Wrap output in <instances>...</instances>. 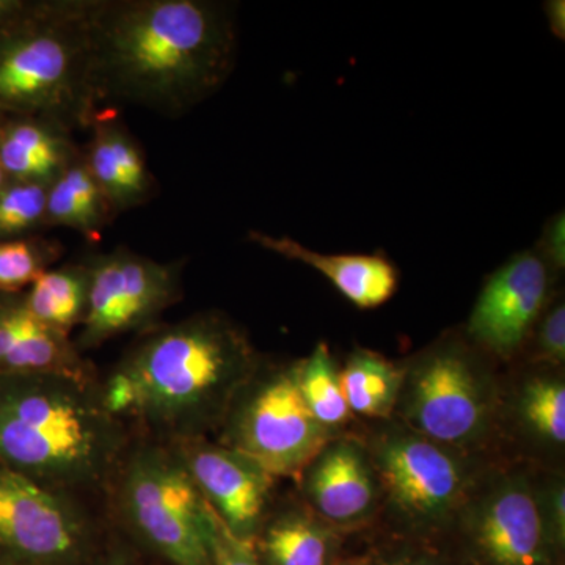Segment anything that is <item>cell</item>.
Returning <instances> with one entry per match:
<instances>
[{
	"mask_svg": "<svg viewBox=\"0 0 565 565\" xmlns=\"http://www.w3.org/2000/svg\"><path fill=\"white\" fill-rule=\"evenodd\" d=\"M90 36L102 109L180 117L217 93L236 58L232 10L210 0H92Z\"/></svg>",
	"mask_w": 565,
	"mask_h": 565,
	"instance_id": "obj_1",
	"label": "cell"
},
{
	"mask_svg": "<svg viewBox=\"0 0 565 565\" xmlns=\"http://www.w3.org/2000/svg\"><path fill=\"white\" fill-rule=\"evenodd\" d=\"M262 362L243 327L206 311L140 333L99 388L111 415L170 444L217 433Z\"/></svg>",
	"mask_w": 565,
	"mask_h": 565,
	"instance_id": "obj_2",
	"label": "cell"
},
{
	"mask_svg": "<svg viewBox=\"0 0 565 565\" xmlns=\"http://www.w3.org/2000/svg\"><path fill=\"white\" fill-rule=\"evenodd\" d=\"M129 441L99 381L0 375V462L36 484L82 501L107 497Z\"/></svg>",
	"mask_w": 565,
	"mask_h": 565,
	"instance_id": "obj_3",
	"label": "cell"
},
{
	"mask_svg": "<svg viewBox=\"0 0 565 565\" xmlns=\"http://www.w3.org/2000/svg\"><path fill=\"white\" fill-rule=\"evenodd\" d=\"M92 0L24 2L0 25V115L36 117L66 129L102 109L93 82Z\"/></svg>",
	"mask_w": 565,
	"mask_h": 565,
	"instance_id": "obj_4",
	"label": "cell"
},
{
	"mask_svg": "<svg viewBox=\"0 0 565 565\" xmlns=\"http://www.w3.org/2000/svg\"><path fill=\"white\" fill-rule=\"evenodd\" d=\"M497 362L463 329L449 330L401 363L392 419L467 455L500 457L501 379Z\"/></svg>",
	"mask_w": 565,
	"mask_h": 565,
	"instance_id": "obj_5",
	"label": "cell"
},
{
	"mask_svg": "<svg viewBox=\"0 0 565 565\" xmlns=\"http://www.w3.org/2000/svg\"><path fill=\"white\" fill-rule=\"evenodd\" d=\"M360 435L381 493V514L418 539L446 535L476 487L498 460L467 455L415 433L396 419L373 422Z\"/></svg>",
	"mask_w": 565,
	"mask_h": 565,
	"instance_id": "obj_6",
	"label": "cell"
},
{
	"mask_svg": "<svg viewBox=\"0 0 565 565\" xmlns=\"http://www.w3.org/2000/svg\"><path fill=\"white\" fill-rule=\"evenodd\" d=\"M118 520L169 565H212L211 508L172 445L139 434L111 479Z\"/></svg>",
	"mask_w": 565,
	"mask_h": 565,
	"instance_id": "obj_7",
	"label": "cell"
},
{
	"mask_svg": "<svg viewBox=\"0 0 565 565\" xmlns=\"http://www.w3.org/2000/svg\"><path fill=\"white\" fill-rule=\"evenodd\" d=\"M215 434V441L255 460L275 479L296 478L323 446L343 435L326 429L308 411L297 385L296 360L264 359Z\"/></svg>",
	"mask_w": 565,
	"mask_h": 565,
	"instance_id": "obj_8",
	"label": "cell"
},
{
	"mask_svg": "<svg viewBox=\"0 0 565 565\" xmlns=\"http://www.w3.org/2000/svg\"><path fill=\"white\" fill-rule=\"evenodd\" d=\"M104 548L85 501L0 462V565H96Z\"/></svg>",
	"mask_w": 565,
	"mask_h": 565,
	"instance_id": "obj_9",
	"label": "cell"
},
{
	"mask_svg": "<svg viewBox=\"0 0 565 565\" xmlns=\"http://www.w3.org/2000/svg\"><path fill=\"white\" fill-rule=\"evenodd\" d=\"M446 535H456L473 565H556L533 486V465L498 460Z\"/></svg>",
	"mask_w": 565,
	"mask_h": 565,
	"instance_id": "obj_10",
	"label": "cell"
},
{
	"mask_svg": "<svg viewBox=\"0 0 565 565\" xmlns=\"http://www.w3.org/2000/svg\"><path fill=\"white\" fill-rule=\"evenodd\" d=\"M88 275L87 311L79 351L96 349L125 333L158 326L163 311L182 297V262L158 263L118 247L84 262Z\"/></svg>",
	"mask_w": 565,
	"mask_h": 565,
	"instance_id": "obj_11",
	"label": "cell"
},
{
	"mask_svg": "<svg viewBox=\"0 0 565 565\" xmlns=\"http://www.w3.org/2000/svg\"><path fill=\"white\" fill-rule=\"evenodd\" d=\"M556 277L537 248L516 253L487 278L463 333L497 363L522 359L535 323L555 299Z\"/></svg>",
	"mask_w": 565,
	"mask_h": 565,
	"instance_id": "obj_12",
	"label": "cell"
},
{
	"mask_svg": "<svg viewBox=\"0 0 565 565\" xmlns=\"http://www.w3.org/2000/svg\"><path fill=\"white\" fill-rule=\"evenodd\" d=\"M500 451L509 462L564 470V367L520 364L501 379Z\"/></svg>",
	"mask_w": 565,
	"mask_h": 565,
	"instance_id": "obj_13",
	"label": "cell"
},
{
	"mask_svg": "<svg viewBox=\"0 0 565 565\" xmlns=\"http://www.w3.org/2000/svg\"><path fill=\"white\" fill-rule=\"evenodd\" d=\"M170 445L230 533L241 541H255L274 508V476L210 437L184 438Z\"/></svg>",
	"mask_w": 565,
	"mask_h": 565,
	"instance_id": "obj_14",
	"label": "cell"
},
{
	"mask_svg": "<svg viewBox=\"0 0 565 565\" xmlns=\"http://www.w3.org/2000/svg\"><path fill=\"white\" fill-rule=\"evenodd\" d=\"M296 478L303 503L341 533L367 526L381 514L377 478L360 435L334 437Z\"/></svg>",
	"mask_w": 565,
	"mask_h": 565,
	"instance_id": "obj_15",
	"label": "cell"
},
{
	"mask_svg": "<svg viewBox=\"0 0 565 565\" xmlns=\"http://www.w3.org/2000/svg\"><path fill=\"white\" fill-rule=\"evenodd\" d=\"M58 374L99 381L70 337L36 321L22 294H0V375Z\"/></svg>",
	"mask_w": 565,
	"mask_h": 565,
	"instance_id": "obj_16",
	"label": "cell"
},
{
	"mask_svg": "<svg viewBox=\"0 0 565 565\" xmlns=\"http://www.w3.org/2000/svg\"><path fill=\"white\" fill-rule=\"evenodd\" d=\"M90 140L81 148L88 169L117 214L150 202L156 180L139 141L115 109H99L92 118Z\"/></svg>",
	"mask_w": 565,
	"mask_h": 565,
	"instance_id": "obj_17",
	"label": "cell"
},
{
	"mask_svg": "<svg viewBox=\"0 0 565 565\" xmlns=\"http://www.w3.org/2000/svg\"><path fill=\"white\" fill-rule=\"evenodd\" d=\"M248 241L264 250L302 263L322 274L345 299L362 310H373L388 302L399 286V273L382 255H327L303 247L288 236L248 233Z\"/></svg>",
	"mask_w": 565,
	"mask_h": 565,
	"instance_id": "obj_18",
	"label": "cell"
},
{
	"mask_svg": "<svg viewBox=\"0 0 565 565\" xmlns=\"http://www.w3.org/2000/svg\"><path fill=\"white\" fill-rule=\"evenodd\" d=\"M77 151L70 129L58 122L0 118V163L7 181L51 182Z\"/></svg>",
	"mask_w": 565,
	"mask_h": 565,
	"instance_id": "obj_19",
	"label": "cell"
},
{
	"mask_svg": "<svg viewBox=\"0 0 565 565\" xmlns=\"http://www.w3.org/2000/svg\"><path fill=\"white\" fill-rule=\"evenodd\" d=\"M341 534L302 501L273 508L253 548L263 565H333Z\"/></svg>",
	"mask_w": 565,
	"mask_h": 565,
	"instance_id": "obj_20",
	"label": "cell"
},
{
	"mask_svg": "<svg viewBox=\"0 0 565 565\" xmlns=\"http://www.w3.org/2000/svg\"><path fill=\"white\" fill-rule=\"evenodd\" d=\"M117 215L93 178L79 148L62 172L50 182L44 228L63 226L95 241Z\"/></svg>",
	"mask_w": 565,
	"mask_h": 565,
	"instance_id": "obj_21",
	"label": "cell"
},
{
	"mask_svg": "<svg viewBox=\"0 0 565 565\" xmlns=\"http://www.w3.org/2000/svg\"><path fill=\"white\" fill-rule=\"evenodd\" d=\"M341 388L353 416L370 422L393 418L403 385V366L370 349L355 348L340 370Z\"/></svg>",
	"mask_w": 565,
	"mask_h": 565,
	"instance_id": "obj_22",
	"label": "cell"
},
{
	"mask_svg": "<svg viewBox=\"0 0 565 565\" xmlns=\"http://www.w3.org/2000/svg\"><path fill=\"white\" fill-rule=\"evenodd\" d=\"M29 313L55 332L70 337L87 311L88 275L85 264L51 267L22 294Z\"/></svg>",
	"mask_w": 565,
	"mask_h": 565,
	"instance_id": "obj_23",
	"label": "cell"
},
{
	"mask_svg": "<svg viewBox=\"0 0 565 565\" xmlns=\"http://www.w3.org/2000/svg\"><path fill=\"white\" fill-rule=\"evenodd\" d=\"M296 377L316 422L334 434H348L353 415L341 388L340 367L329 344L321 341L310 355L296 360Z\"/></svg>",
	"mask_w": 565,
	"mask_h": 565,
	"instance_id": "obj_24",
	"label": "cell"
},
{
	"mask_svg": "<svg viewBox=\"0 0 565 565\" xmlns=\"http://www.w3.org/2000/svg\"><path fill=\"white\" fill-rule=\"evenodd\" d=\"M62 244L39 234L0 241V294H21L61 258Z\"/></svg>",
	"mask_w": 565,
	"mask_h": 565,
	"instance_id": "obj_25",
	"label": "cell"
},
{
	"mask_svg": "<svg viewBox=\"0 0 565 565\" xmlns=\"http://www.w3.org/2000/svg\"><path fill=\"white\" fill-rule=\"evenodd\" d=\"M50 182L7 181L0 189V241L35 236L44 228Z\"/></svg>",
	"mask_w": 565,
	"mask_h": 565,
	"instance_id": "obj_26",
	"label": "cell"
},
{
	"mask_svg": "<svg viewBox=\"0 0 565 565\" xmlns=\"http://www.w3.org/2000/svg\"><path fill=\"white\" fill-rule=\"evenodd\" d=\"M523 363L537 366L564 367L565 364V303L563 296L555 299L535 323L527 341Z\"/></svg>",
	"mask_w": 565,
	"mask_h": 565,
	"instance_id": "obj_27",
	"label": "cell"
},
{
	"mask_svg": "<svg viewBox=\"0 0 565 565\" xmlns=\"http://www.w3.org/2000/svg\"><path fill=\"white\" fill-rule=\"evenodd\" d=\"M535 503L542 525L557 555L565 545V478L564 470L533 467Z\"/></svg>",
	"mask_w": 565,
	"mask_h": 565,
	"instance_id": "obj_28",
	"label": "cell"
},
{
	"mask_svg": "<svg viewBox=\"0 0 565 565\" xmlns=\"http://www.w3.org/2000/svg\"><path fill=\"white\" fill-rule=\"evenodd\" d=\"M212 565H263L256 556L253 542L241 541L230 533L212 512Z\"/></svg>",
	"mask_w": 565,
	"mask_h": 565,
	"instance_id": "obj_29",
	"label": "cell"
},
{
	"mask_svg": "<svg viewBox=\"0 0 565 565\" xmlns=\"http://www.w3.org/2000/svg\"><path fill=\"white\" fill-rule=\"evenodd\" d=\"M539 253L546 263L556 270L563 273L565 267V217L564 211L557 212L555 217L546 222L544 234L537 247Z\"/></svg>",
	"mask_w": 565,
	"mask_h": 565,
	"instance_id": "obj_30",
	"label": "cell"
},
{
	"mask_svg": "<svg viewBox=\"0 0 565 565\" xmlns=\"http://www.w3.org/2000/svg\"><path fill=\"white\" fill-rule=\"evenodd\" d=\"M96 565H136L131 550L121 542H110L104 548L102 557Z\"/></svg>",
	"mask_w": 565,
	"mask_h": 565,
	"instance_id": "obj_31",
	"label": "cell"
},
{
	"mask_svg": "<svg viewBox=\"0 0 565 565\" xmlns=\"http://www.w3.org/2000/svg\"><path fill=\"white\" fill-rule=\"evenodd\" d=\"M546 20L550 29L557 39H565V2L564 0H550L545 3Z\"/></svg>",
	"mask_w": 565,
	"mask_h": 565,
	"instance_id": "obj_32",
	"label": "cell"
},
{
	"mask_svg": "<svg viewBox=\"0 0 565 565\" xmlns=\"http://www.w3.org/2000/svg\"><path fill=\"white\" fill-rule=\"evenodd\" d=\"M371 565H444L434 557L427 556H397L390 559L371 561Z\"/></svg>",
	"mask_w": 565,
	"mask_h": 565,
	"instance_id": "obj_33",
	"label": "cell"
},
{
	"mask_svg": "<svg viewBox=\"0 0 565 565\" xmlns=\"http://www.w3.org/2000/svg\"><path fill=\"white\" fill-rule=\"evenodd\" d=\"M371 561H373V557L371 556H356L340 561V563L333 565H371Z\"/></svg>",
	"mask_w": 565,
	"mask_h": 565,
	"instance_id": "obj_34",
	"label": "cell"
},
{
	"mask_svg": "<svg viewBox=\"0 0 565 565\" xmlns=\"http://www.w3.org/2000/svg\"><path fill=\"white\" fill-rule=\"evenodd\" d=\"M0 118H2V115H0ZM6 173H3L2 163H0V189H2V185L6 184Z\"/></svg>",
	"mask_w": 565,
	"mask_h": 565,
	"instance_id": "obj_35",
	"label": "cell"
}]
</instances>
